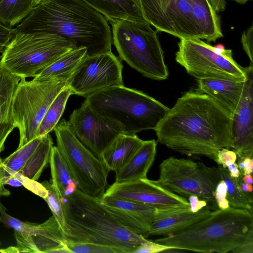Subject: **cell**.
I'll list each match as a JSON object with an SVG mask.
<instances>
[{"label":"cell","mask_w":253,"mask_h":253,"mask_svg":"<svg viewBox=\"0 0 253 253\" xmlns=\"http://www.w3.org/2000/svg\"><path fill=\"white\" fill-rule=\"evenodd\" d=\"M232 115L208 95L184 92L154 129L158 141L188 156L217 163L218 151L231 149Z\"/></svg>","instance_id":"6da1fadb"},{"label":"cell","mask_w":253,"mask_h":253,"mask_svg":"<svg viewBox=\"0 0 253 253\" xmlns=\"http://www.w3.org/2000/svg\"><path fill=\"white\" fill-rule=\"evenodd\" d=\"M15 33H47L85 47L87 55L111 51L107 19L84 0H47L34 7Z\"/></svg>","instance_id":"7a4b0ae2"},{"label":"cell","mask_w":253,"mask_h":253,"mask_svg":"<svg viewBox=\"0 0 253 253\" xmlns=\"http://www.w3.org/2000/svg\"><path fill=\"white\" fill-rule=\"evenodd\" d=\"M153 241L196 252L253 253V211L231 207L212 211L186 229Z\"/></svg>","instance_id":"3957f363"},{"label":"cell","mask_w":253,"mask_h":253,"mask_svg":"<svg viewBox=\"0 0 253 253\" xmlns=\"http://www.w3.org/2000/svg\"><path fill=\"white\" fill-rule=\"evenodd\" d=\"M67 240L89 243L133 253L147 239L124 227L97 198L77 189L63 200Z\"/></svg>","instance_id":"277c9868"},{"label":"cell","mask_w":253,"mask_h":253,"mask_svg":"<svg viewBox=\"0 0 253 253\" xmlns=\"http://www.w3.org/2000/svg\"><path fill=\"white\" fill-rule=\"evenodd\" d=\"M84 101L100 118L122 133L130 134L154 129L169 109L143 92L124 85L98 90Z\"/></svg>","instance_id":"5b68a950"},{"label":"cell","mask_w":253,"mask_h":253,"mask_svg":"<svg viewBox=\"0 0 253 253\" xmlns=\"http://www.w3.org/2000/svg\"><path fill=\"white\" fill-rule=\"evenodd\" d=\"M112 43L120 59L143 76L162 81L169 76L157 30L146 22L129 20L109 22Z\"/></svg>","instance_id":"8992f818"},{"label":"cell","mask_w":253,"mask_h":253,"mask_svg":"<svg viewBox=\"0 0 253 253\" xmlns=\"http://www.w3.org/2000/svg\"><path fill=\"white\" fill-rule=\"evenodd\" d=\"M74 48L72 42L55 34L15 33L1 53L0 63L22 79L34 78Z\"/></svg>","instance_id":"52a82bcc"},{"label":"cell","mask_w":253,"mask_h":253,"mask_svg":"<svg viewBox=\"0 0 253 253\" xmlns=\"http://www.w3.org/2000/svg\"><path fill=\"white\" fill-rule=\"evenodd\" d=\"M175 60L197 79H217L244 81L253 65H240L231 49L222 44L213 46L200 39H180Z\"/></svg>","instance_id":"ba28073f"},{"label":"cell","mask_w":253,"mask_h":253,"mask_svg":"<svg viewBox=\"0 0 253 253\" xmlns=\"http://www.w3.org/2000/svg\"><path fill=\"white\" fill-rule=\"evenodd\" d=\"M68 84L59 80H20L11 103L13 122L20 133L18 148L36 138L38 128L49 106Z\"/></svg>","instance_id":"9c48e42d"},{"label":"cell","mask_w":253,"mask_h":253,"mask_svg":"<svg viewBox=\"0 0 253 253\" xmlns=\"http://www.w3.org/2000/svg\"><path fill=\"white\" fill-rule=\"evenodd\" d=\"M159 169V178L154 180L157 184L186 199L191 195H196L210 204L211 210L218 209L214 193L221 179L217 167L170 157L160 164Z\"/></svg>","instance_id":"30bf717a"},{"label":"cell","mask_w":253,"mask_h":253,"mask_svg":"<svg viewBox=\"0 0 253 253\" xmlns=\"http://www.w3.org/2000/svg\"><path fill=\"white\" fill-rule=\"evenodd\" d=\"M57 147L78 183L86 195L100 198L107 187L109 169L104 162L86 148L63 119L54 127Z\"/></svg>","instance_id":"8fae6325"},{"label":"cell","mask_w":253,"mask_h":253,"mask_svg":"<svg viewBox=\"0 0 253 253\" xmlns=\"http://www.w3.org/2000/svg\"><path fill=\"white\" fill-rule=\"evenodd\" d=\"M143 17L157 31L180 39H200L188 0H136Z\"/></svg>","instance_id":"7c38bea8"},{"label":"cell","mask_w":253,"mask_h":253,"mask_svg":"<svg viewBox=\"0 0 253 253\" xmlns=\"http://www.w3.org/2000/svg\"><path fill=\"white\" fill-rule=\"evenodd\" d=\"M123 65L111 51L87 56L68 84L72 94L86 97L106 87L123 85Z\"/></svg>","instance_id":"4fadbf2b"},{"label":"cell","mask_w":253,"mask_h":253,"mask_svg":"<svg viewBox=\"0 0 253 253\" xmlns=\"http://www.w3.org/2000/svg\"><path fill=\"white\" fill-rule=\"evenodd\" d=\"M103 196L130 201L156 210L189 207L187 199L166 190L147 178L121 183L115 182Z\"/></svg>","instance_id":"5bb4252c"},{"label":"cell","mask_w":253,"mask_h":253,"mask_svg":"<svg viewBox=\"0 0 253 253\" xmlns=\"http://www.w3.org/2000/svg\"><path fill=\"white\" fill-rule=\"evenodd\" d=\"M68 122L79 140L100 159L105 149L122 133L97 116L84 101L73 111Z\"/></svg>","instance_id":"9a60e30c"},{"label":"cell","mask_w":253,"mask_h":253,"mask_svg":"<svg viewBox=\"0 0 253 253\" xmlns=\"http://www.w3.org/2000/svg\"><path fill=\"white\" fill-rule=\"evenodd\" d=\"M231 148L238 158H253V68L249 72L241 98L232 114Z\"/></svg>","instance_id":"2e32d148"},{"label":"cell","mask_w":253,"mask_h":253,"mask_svg":"<svg viewBox=\"0 0 253 253\" xmlns=\"http://www.w3.org/2000/svg\"><path fill=\"white\" fill-rule=\"evenodd\" d=\"M99 200L126 228L144 238L154 218L156 209L130 201L102 196Z\"/></svg>","instance_id":"e0dca14e"},{"label":"cell","mask_w":253,"mask_h":253,"mask_svg":"<svg viewBox=\"0 0 253 253\" xmlns=\"http://www.w3.org/2000/svg\"><path fill=\"white\" fill-rule=\"evenodd\" d=\"M15 240L19 253H71L65 234L53 215L39 224L35 235L28 239Z\"/></svg>","instance_id":"ac0fdd59"},{"label":"cell","mask_w":253,"mask_h":253,"mask_svg":"<svg viewBox=\"0 0 253 253\" xmlns=\"http://www.w3.org/2000/svg\"><path fill=\"white\" fill-rule=\"evenodd\" d=\"M209 207L193 212L190 208L169 210H156L148 235L168 236L192 226L207 217L212 212Z\"/></svg>","instance_id":"d6986e66"},{"label":"cell","mask_w":253,"mask_h":253,"mask_svg":"<svg viewBox=\"0 0 253 253\" xmlns=\"http://www.w3.org/2000/svg\"><path fill=\"white\" fill-rule=\"evenodd\" d=\"M245 81L199 79L196 90L212 98L232 115L241 98Z\"/></svg>","instance_id":"ffe728a7"},{"label":"cell","mask_w":253,"mask_h":253,"mask_svg":"<svg viewBox=\"0 0 253 253\" xmlns=\"http://www.w3.org/2000/svg\"><path fill=\"white\" fill-rule=\"evenodd\" d=\"M156 141L144 140L142 144L127 164L116 171L115 182H124L147 178L156 154Z\"/></svg>","instance_id":"44dd1931"},{"label":"cell","mask_w":253,"mask_h":253,"mask_svg":"<svg viewBox=\"0 0 253 253\" xmlns=\"http://www.w3.org/2000/svg\"><path fill=\"white\" fill-rule=\"evenodd\" d=\"M143 141L136 134L120 133L103 152L101 160L109 170L116 172L127 164Z\"/></svg>","instance_id":"7402d4cb"},{"label":"cell","mask_w":253,"mask_h":253,"mask_svg":"<svg viewBox=\"0 0 253 253\" xmlns=\"http://www.w3.org/2000/svg\"><path fill=\"white\" fill-rule=\"evenodd\" d=\"M193 19L201 40L214 42L223 37L220 19L208 0H188Z\"/></svg>","instance_id":"603a6c76"},{"label":"cell","mask_w":253,"mask_h":253,"mask_svg":"<svg viewBox=\"0 0 253 253\" xmlns=\"http://www.w3.org/2000/svg\"><path fill=\"white\" fill-rule=\"evenodd\" d=\"M87 56L86 48H74L39 72L34 78L39 80H59L69 83L80 63Z\"/></svg>","instance_id":"cb8c5ba5"},{"label":"cell","mask_w":253,"mask_h":253,"mask_svg":"<svg viewBox=\"0 0 253 253\" xmlns=\"http://www.w3.org/2000/svg\"><path fill=\"white\" fill-rule=\"evenodd\" d=\"M84 0L102 14L108 22L118 20L146 22L137 6L136 0Z\"/></svg>","instance_id":"d4e9b609"},{"label":"cell","mask_w":253,"mask_h":253,"mask_svg":"<svg viewBox=\"0 0 253 253\" xmlns=\"http://www.w3.org/2000/svg\"><path fill=\"white\" fill-rule=\"evenodd\" d=\"M49 164L51 184L56 188L62 200L67 199L77 189L78 183L57 146L52 148Z\"/></svg>","instance_id":"484cf974"},{"label":"cell","mask_w":253,"mask_h":253,"mask_svg":"<svg viewBox=\"0 0 253 253\" xmlns=\"http://www.w3.org/2000/svg\"><path fill=\"white\" fill-rule=\"evenodd\" d=\"M53 141L48 133L43 137L32 156L21 170L18 172L33 180H37L49 162Z\"/></svg>","instance_id":"4316f807"},{"label":"cell","mask_w":253,"mask_h":253,"mask_svg":"<svg viewBox=\"0 0 253 253\" xmlns=\"http://www.w3.org/2000/svg\"><path fill=\"white\" fill-rule=\"evenodd\" d=\"M71 95H72V91L68 85L56 96L40 124L36 137H43L54 129L64 111Z\"/></svg>","instance_id":"83f0119b"},{"label":"cell","mask_w":253,"mask_h":253,"mask_svg":"<svg viewBox=\"0 0 253 253\" xmlns=\"http://www.w3.org/2000/svg\"><path fill=\"white\" fill-rule=\"evenodd\" d=\"M35 0H0V22L11 28L22 21L34 7Z\"/></svg>","instance_id":"f1b7e54d"},{"label":"cell","mask_w":253,"mask_h":253,"mask_svg":"<svg viewBox=\"0 0 253 253\" xmlns=\"http://www.w3.org/2000/svg\"><path fill=\"white\" fill-rule=\"evenodd\" d=\"M217 168L221 179L224 181L226 185V198L230 207L253 211V198L247 195L240 189L239 177H231L227 169L221 166L218 165Z\"/></svg>","instance_id":"f546056e"},{"label":"cell","mask_w":253,"mask_h":253,"mask_svg":"<svg viewBox=\"0 0 253 253\" xmlns=\"http://www.w3.org/2000/svg\"><path fill=\"white\" fill-rule=\"evenodd\" d=\"M21 79L0 63V113L11 114L12 98Z\"/></svg>","instance_id":"4dcf8cb0"},{"label":"cell","mask_w":253,"mask_h":253,"mask_svg":"<svg viewBox=\"0 0 253 253\" xmlns=\"http://www.w3.org/2000/svg\"><path fill=\"white\" fill-rule=\"evenodd\" d=\"M42 138V137H36L17 148L15 151L2 161L3 166L15 172H19L35 151Z\"/></svg>","instance_id":"1f68e13d"},{"label":"cell","mask_w":253,"mask_h":253,"mask_svg":"<svg viewBox=\"0 0 253 253\" xmlns=\"http://www.w3.org/2000/svg\"><path fill=\"white\" fill-rule=\"evenodd\" d=\"M0 222L14 231L15 238L28 239L38 232L39 225L22 221L7 213L5 208H0Z\"/></svg>","instance_id":"d6a6232c"},{"label":"cell","mask_w":253,"mask_h":253,"mask_svg":"<svg viewBox=\"0 0 253 253\" xmlns=\"http://www.w3.org/2000/svg\"><path fill=\"white\" fill-rule=\"evenodd\" d=\"M42 184L47 190V195L44 199L48 204L53 216L55 217L65 234L67 228L65 219L63 202L56 188L48 181Z\"/></svg>","instance_id":"836d02e7"},{"label":"cell","mask_w":253,"mask_h":253,"mask_svg":"<svg viewBox=\"0 0 253 253\" xmlns=\"http://www.w3.org/2000/svg\"><path fill=\"white\" fill-rule=\"evenodd\" d=\"M66 244L71 253H123L119 249L93 243L66 240Z\"/></svg>","instance_id":"e575fe53"},{"label":"cell","mask_w":253,"mask_h":253,"mask_svg":"<svg viewBox=\"0 0 253 253\" xmlns=\"http://www.w3.org/2000/svg\"><path fill=\"white\" fill-rule=\"evenodd\" d=\"M3 167L5 170L6 173L12 175L17 178L28 190L32 191L34 194L38 195L44 199L47 195V190L42 183L37 182V180H33L29 179L18 172H15L5 167Z\"/></svg>","instance_id":"d590c367"},{"label":"cell","mask_w":253,"mask_h":253,"mask_svg":"<svg viewBox=\"0 0 253 253\" xmlns=\"http://www.w3.org/2000/svg\"><path fill=\"white\" fill-rule=\"evenodd\" d=\"M15 127L12 119L0 114V153L4 149L7 137Z\"/></svg>","instance_id":"8d00e7d4"},{"label":"cell","mask_w":253,"mask_h":253,"mask_svg":"<svg viewBox=\"0 0 253 253\" xmlns=\"http://www.w3.org/2000/svg\"><path fill=\"white\" fill-rule=\"evenodd\" d=\"M243 48L248 55L250 65H253V24L242 34Z\"/></svg>","instance_id":"74e56055"},{"label":"cell","mask_w":253,"mask_h":253,"mask_svg":"<svg viewBox=\"0 0 253 253\" xmlns=\"http://www.w3.org/2000/svg\"><path fill=\"white\" fill-rule=\"evenodd\" d=\"M172 249H174L170 246L160 244L153 241L147 240L137 248L133 253H157Z\"/></svg>","instance_id":"f35d334b"},{"label":"cell","mask_w":253,"mask_h":253,"mask_svg":"<svg viewBox=\"0 0 253 253\" xmlns=\"http://www.w3.org/2000/svg\"><path fill=\"white\" fill-rule=\"evenodd\" d=\"M226 195V185L221 179L217 184L214 193L215 200L218 209L225 210L230 207Z\"/></svg>","instance_id":"ab89813d"},{"label":"cell","mask_w":253,"mask_h":253,"mask_svg":"<svg viewBox=\"0 0 253 253\" xmlns=\"http://www.w3.org/2000/svg\"><path fill=\"white\" fill-rule=\"evenodd\" d=\"M237 156L233 150L223 148L220 149L217 155V164L224 168H227L237 160Z\"/></svg>","instance_id":"60d3db41"},{"label":"cell","mask_w":253,"mask_h":253,"mask_svg":"<svg viewBox=\"0 0 253 253\" xmlns=\"http://www.w3.org/2000/svg\"><path fill=\"white\" fill-rule=\"evenodd\" d=\"M15 34V28L7 27L0 22V53H2Z\"/></svg>","instance_id":"b9f144b4"},{"label":"cell","mask_w":253,"mask_h":253,"mask_svg":"<svg viewBox=\"0 0 253 253\" xmlns=\"http://www.w3.org/2000/svg\"><path fill=\"white\" fill-rule=\"evenodd\" d=\"M187 200L189 204V208L193 212H197L205 207H209L208 204L206 201L200 199L196 195L190 196Z\"/></svg>","instance_id":"7bdbcfd3"},{"label":"cell","mask_w":253,"mask_h":253,"mask_svg":"<svg viewBox=\"0 0 253 253\" xmlns=\"http://www.w3.org/2000/svg\"><path fill=\"white\" fill-rule=\"evenodd\" d=\"M6 175L5 170L3 167L2 161L0 157V197L1 196H8L10 195L9 190L4 187L3 183V178Z\"/></svg>","instance_id":"ee69618b"},{"label":"cell","mask_w":253,"mask_h":253,"mask_svg":"<svg viewBox=\"0 0 253 253\" xmlns=\"http://www.w3.org/2000/svg\"><path fill=\"white\" fill-rule=\"evenodd\" d=\"M3 183L4 185L8 184L13 187H19L22 186V183L17 178L6 173V175L3 178Z\"/></svg>","instance_id":"f6af8a7d"},{"label":"cell","mask_w":253,"mask_h":253,"mask_svg":"<svg viewBox=\"0 0 253 253\" xmlns=\"http://www.w3.org/2000/svg\"><path fill=\"white\" fill-rule=\"evenodd\" d=\"M241 159H242L244 164V169L242 175L244 176L246 174H252L253 171V158L245 157Z\"/></svg>","instance_id":"bcb514c9"},{"label":"cell","mask_w":253,"mask_h":253,"mask_svg":"<svg viewBox=\"0 0 253 253\" xmlns=\"http://www.w3.org/2000/svg\"><path fill=\"white\" fill-rule=\"evenodd\" d=\"M216 12H222L226 9L225 0H208Z\"/></svg>","instance_id":"7dc6e473"},{"label":"cell","mask_w":253,"mask_h":253,"mask_svg":"<svg viewBox=\"0 0 253 253\" xmlns=\"http://www.w3.org/2000/svg\"><path fill=\"white\" fill-rule=\"evenodd\" d=\"M243 175L241 174L239 177V186L242 192L248 196L252 197L253 186L244 182L242 180Z\"/></svg>","instance_id":"c3c4849f"},{"label":"cell","mask_w":253,"mask_h":253,"mask_svg":"<svg viewBox=\"0 0 253 253\" xmlns=\"http://www.w3.org/2000/svg\"><path fill=\"white\" fill-rule=\"evenodd\" d=\"M229 171L230 176L232 177L237 178L241 174L237 163H234L226 168Z\"/></svg>","instance_id":"681fc988"},{"label":"cell","mask_w":253,"mask_h":253,"mask_svg":"<svg viewBox=\"0 0 253 253\" xmlns=\"http://www.w3.org/2000/svg\"><path fill=\"white\" fill-rule=\"evenodd\" d=\"M242 180L244 182L250 184L252 185L253 184V176L252 174H246L242 176Z\"/></svg>","instance_id":"f907efd6"},{"label":"cell","mask_w":253,"mask_h":253,"mask_svg":"<svg viewBox=\"0 0 253 253\" xmlns=\"http://www.w3.org/2000/svg\"><path fill=\"white\" fill-rule=\"evenodd\" d=\"M236 1V2L240 4H245L248 1L252 0H232Z\"/></svg>","instance_id":"816d5d0a"},{"label":"cell","mask_w":253,"mask_h":253,"mask_svg":"<svg viewBox=\"0 0 253 253\" xmlns=\"http://www.w3.org/2000/svg\"><path fill=\"white\" fill-rule=\"evenodd\" d=\"M47 0H35L34 1V7L37 5H38L39 4L43 2V1H45Z\"/></svg>","instance_id":"f5cc1de1"},{"label":"cell","mask_w":253,"mask_h":253,"mask_svg":"<svg viewBox=\"0 0 253 253\" xmlns=\"http://www.w3.org/2000/svg\"><path fill=\"white\" fill-rule=\"evenodd\" d=\"M2 204L0 202V208L2 207Z\"/></svg>","instance_id":"db71d44e"}]
</instances>
